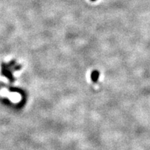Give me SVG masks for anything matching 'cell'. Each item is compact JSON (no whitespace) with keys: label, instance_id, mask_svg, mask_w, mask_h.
<instances>
[{"label":"cell","instance_id":"cell-1","mask_svg":"<svg viewBox=\"0 0 150 150\" xmlns=\"http://www.w3.org/2000/svg\"><path fill=\"white\" fill-rule=\"evenodd\" d=\"M15 65H16V61H15V60H12V61L10 62L8 64L1 63V75L5 76V77H7L8 79H9V80L11 81H14V79H13L12 75L13 70H20V69L21 68L20 65L13 67Z\"/></svg>","mask_w":150,"mask_h":150},{"label":"cell","instance_id":"cell-2","mask_svg":"<svg viewBox=\"0 0 150 150\" xmlns=\"http://www.w3.org/2000/svg\"><path fill=\"white\" fill-rule=\"evenodd\" d=\"M99 75L100 74H99V72L98 70H94V71H92V73H91V79H92V81L96 83L98 81Z\"/></svg>","mask_w":150,"mask_h":150},{"label":"cell","instance_id":"cell-3","mask_svg":"<svg viewBox=\"0 0 150 150\" xmlns=\"http://www.w3.org/2000/svg\"><path fill=\"white\" fill-rule=\"evenodd\" d=\"M90 1H96V0H90Z\"/></svg>","mask_w":150,"mask_h":150}]
</instances>
